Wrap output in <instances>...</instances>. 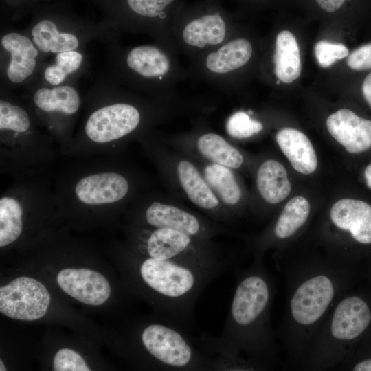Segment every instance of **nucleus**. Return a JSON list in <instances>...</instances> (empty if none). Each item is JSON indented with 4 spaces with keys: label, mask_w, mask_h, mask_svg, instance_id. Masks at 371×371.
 I'll return each instance as SVG.
<instances>
[{
    "label": "nucleus",
    "mask_w": 371,
    "mask_h": 371,
    "mask_svg": "<svg viewBox=\"0 0 371 371\" xmlns=\"http://www.w3.org/2000/svg\"><path fill=\"white\" fill-rule=\"evenodd\" d=\"M275 284L262 262H253L238 276L229 310L218 337L203 334L197 340L207 352L216 353L218 370H240L247 359L259 370L278 362V346L271 324Z\"/></svg>",
    "instance_id": "obj_1"
},
{
    "label": "nucleus",
    "mask_w": 371,
    "mask_h": 371,
    "mask_svg": "<svg viewBox=\"0 0 371 371\" xmlns=\"http://www.w3.org/2000/svg\"><path fill=\"white\" fill-rule=\"evenodd\" d=\"M278 268L284 273L286 304L280 336L289 363L299 368L315 331L354 276L350 258L294 256Z\"/></svg>",
    "instance_id": "obj_2"
},
{
    "label": "nucleus",
    "mask_w": 371,
    "mask_h": 371,
    "mask_svg": "<svg viewBox=\"0 0 371 371\" xmlns=\"http://www.w3.org/2000/svg\"><path fill=\"white\" fill-rule=\"evenodd\" d=\"M77 159L54 186L62 215L74 221H99L117 214L136 193V175L117 155Z\"/></svg>",
    "instance_id": "obj_3"
},
{
    "label": "nucleus",
    "mask_w": 371,
    "mask_h": 371,
    "mask_svg": "<svg viewBox=\"0 0 371 371\" xmlns=\"http://www.w3.org/2000/svg\"><path fill=\"white\" fill-rule=\"evenodd\" d=\"M55 144L21 97L1 89V173L13 179L48 175L56 160Z\"/></svg>",
    "instance_id": "obj_4"
},
{
    "label": "nucleus",
    "mask_w": 371,
    "mask_h": 371,
    "mask_svg": "<svg viewBox=\"0 0 371 371\" xmlns=\"http://www.w3.org/2000/svg\"><path fill=\"white\" fill-rule=\"evenodd\" d=\"M142 112L117 99L108 82L93 87L86 97L82 124L65 156L86 159L117 155L121 146L142 127Z\"/></svg>",
    "instance_id": "obj_5"
},
{
    "label": "nucleus",
    "mask_w": 371,
    "mask_h": 371,
    "mask_svg": "<svg viewBox=\"0 0 371 371\" xmlns=\"http://www.w3.org/2000/svg\"><path fill=\"white\" fill-rule=\"evenodd\" d=\"M371 325V306L363 296L346 291L331 306L315 331L299 368H337Z\"/></svg>",
    "instance_id": "obj_6"
},
{
    "label": "nucleus",
    "mask_w": 371,
    "mask_h": 371,
    "mask_svg": "<svg viewBox=\"0 0 371 371\" xmlns=\"http://www.w3.org/2000/svg\"><path fill=\"white\" fill-rule=\"evenodd\" d=\"M0 196V247L18 241L27 223H49L63 216L48 175L13 179Z\"/></svg>",
    "instance_id": "obj_7"
},
{
    "label": "nucleus",
    "mask_w": 371,
    "mask_h": 371,
    "mask_svg": "<svg viewBox=\"0 0 371 371\" xmlns=\"http://www.w3.org/2000/svg\"><path fill=\"white\" fill-rule=\"evenodd\" d=\"M74 85L50 87L35 80L25 87L21 96L64 156L72 144L74 129L82 105L80 92Z\"/></svg>",
    "instance_id": "obj_8"
},
{
    "label": "nucleus",
    "mask_w": 371,
    "mask_h": 371,
    "mask_svg": "<svg viewBox=\"0 0 371 371\" xmlns=\"http://www.w3.org/2000/svg\"><path fill=\"white\" fill-rule=\"evenodd\" d=\"M139 248L148 257L226 269L225 260L209 240L169 228H151L138 234Z\"/></svg>",
    "instance_id": "obj_9"
},
{
    "label": "nucleus",
    "mask_w": 371,
    "mask_h": 371,
    "mask_svg": "<svg viewBox=\"0 0 371 371\" xmlns=\"http://www.w3.org/2000/svg\"><path fill=\"white\" fill-rule=\"evenodd\" d=\"M1 89L27 86L38 76L44 57L29 35L14 30L1 34Z\"/></svg>",
    "instance_id": "obj_10"
},
{
    "label": "nucleus",
    "mask_w": 371,
    "mask_h": 371,
    "mask_svg": "<svg viewBox=\"0 0 371 371\" xmlns=\"http://www.w3.org/2000/svg\"><path fill=\"white\" fill-rule=\"evenodd\" d=\"M109 30L43 18L33 23L25 32L46 58L60 52L82 50L93 39H108Z\"/></svg>",
    "instance_id": "obj_11"
},
{
    "label": "nucleus",
    "mask_w": 371,
    "mask_h": 371,
    "mask_svg": "<svg viewBox=\"0 0 371 371\" xmlns=\"http://www.w3.org/2000/svg\"><path fill=\"white\" fill-rule=\"evenodd\" d=\"M137 203L132 210L133 216L150 228L172 229L206 240L220 232L216 226L177 206L150 199Z\"/></svg>",
    "instance_id": "obj_12"
},
{
    "label": "nucleus",
    "mask_w": 371,
    "mask_h": 371,
    "mask_svg": "<svg viewBox=\"0 0 371 371\" xmlns=\"http://www.w3.org/2000/svg\"><path fill=\"white\" fill-rule=\"evenodd\" d=\"M51 297L38 280L19 277L0 288V311L15 319L32 321L47 313Z\"/></svg>",
    "instance_id": "obj_13"
},
{
    "label": "nucleus",
    "mask_w": 371,
    "mask_h": 371,
    "mask_svg": "<svg viewBox=\"0 0 371 371\" xmlns=\"http://www.w3.org/2000/svg\"><path fill=\"white\" fill-rule=\"evenodd\" d=\"M328 218L335 230L361 245H371V205L363 201L342 199L331 207Z\"/></svg>",
    "instance_id": "obj_14"
},
{
    "label": "nucleus",
    "mask_w": 371,
    "mask_h": 371,
    "mask_svg": "<svg viewBox=\"0 0 371 371\" xmlns=\"http://www.w3.org/2000/svg\"><path fill=\"white\" fill-rule=\"evenodd\" d=\"M61 289L79 302L100 306L111 295V286L102 274L88 269H64L57 275Z\"/></svg>",
    "instance_id": "obj_15"
},
{
    "label": "nucleus",
    "mask_w": 371,
    "mask_h": 371,
    "mask_svg": "<svg viewBox=\"0 0 371 371\" xmlns=\"http://www.w3.org/2000/svg\"><path fill=\"white\" fill-rule=\"evenodd\" d=\"M326 127L350 153L359 154L371 148V120L351 110L341 109L332 113L327 118Z\"/></svg>",
    "instance_id": "obj_16"
},
{
    "label": "nucleus",
    "mask_w": 371,
    "mask_h": 371,
    "mask_svg": "<svg viewBox=\"0 0 371 371\" xmlns=\"http://www.w3.org/2000/svg\"><path fill=\"white\" fill-rule=\"evenodd\" d=\"M310 213V203L304 196H297L289 200L276 221L269 237L263 240L255 256H262L269 244H280L295 236L306 223Z\"/></svg>",
    "instance_id": "obj_17"
},
{
    "label": "nucleus",
    "mask_w": 371,
    "mask_h": 371,
    "mask_svg": "<svg viewBox=\"0 0 371 371\" xmlns=\"http://www.w3.org/2000/svg\"><path fill=\"white\" fill-rule=\"evenodd\" d=\"M276 139L296 171L304 175L315 171L317 155L311 142L304 133L295 128H284L278 131Z\"/></svg>",
    "instance_id": "obj_18"
},
{
    "label": "nucleus",
    "mask_w": 371,
    "mask_h": 371,
    "mask_svg": "<svg viewBox=\"0 0 371 371\" xmlns=\"http://www.w3.org/2000/svg\"><path fill=\"white\" fill-rule=\"evenodd\" d=\"M87 59L83 49L58 53L50 63L43 64L36 80L50 87L74 84L85 69Z\"/></svg>",
    "instance_id": "obj_19"
},
{
    "label": "nucleus",
    "mask_w": 371,
    "mask_h": 371,
    "mask_svg": "<svg viewBox=\"0 0 371 371\" xmlns=\"http://www.w3.org/2000/svg\"><path fill=\"white\" fill-rule=\"evenodd\" d=\"M177 175L184 192L195 205L206 210H213L219 206L217 196L192 162L179 161Z\"/></svg>",
    "instance_id": "obj_20"
},
{
    "label": "nucleus",
    "mask_w": 371,
    "mask_h": 371,
    "mask_svg": "<svg viewBox=\"0 0 371 371\" xmlns=\"http://www.w3.org/2000/svg\"><path fill=\"white\" fill-rule=\"evenodd\" d=\"M273 63L275 74L280 82L289 84L300 76V47L295 36L289 30H282L276 36Z\"/></svg>",
    "instance_id": "obj_21"
},
{
    "label": "nucleus",
    "mask_w": 371,
    "mask_h": 371,
    "mask_svg": "<svg viewBox=\"0 0 371 371\" xmlns=\"http://www.w3.org/2000/svg\"><path fill=\"white\" fill-rule=\"evenodd\" d=\"M125 64L131 71L145 79L161 78L170 68L167 55L153 45L132 48L125 57Z\"/></svg>",
    "instance_id": "obj_22"
},
{
    "label": "nucleus",
    "mask_w": 371,
    "mask_h": 371,
    "mask_svg": "<svg viewBox=\"0 0 371 371\" xmlns=\"http://www.w3.org/2000/svg\"><path fill=\"white\" fill-rule=\"evenodd\" d=\"M256 185L261 197L273 205L284 201L291 190L286 168L274 159H268L260 166Z\"/></svg>",
    "instance_id": "obj_23"
},
{
    "label": "nucleus",
    "mask_w": 371,
    "mask_h": 371,
    "mask_svg": "<svg viewBox=\"0 0 371 371\" xmlns=\"http://www.w3.org/2000/svg\"><path fill=\"white\" fill-rule=\"evenodd\" d=\"M225 34L224 19L216 12L205 14L190 21L185 26L182 36L186 44L202 48L221 43Z\"/></svg>",
    "instance_id": "obj_24"
},
{
    "label": "nucleus",
    "mask_w": 371,
    "mask_h": 371,
    "mask_svg": "<svg viewBox=\"0 0 371 371\" xmlns=\"http://www.w3.org/2000/svg\"><path fill=\"white\" fill-rule=\"evenodd\" d=\"M251 43L245 38L234 39L206 58V67L215 74H226L245 65L252 55Z\"/></svg>",
    "instance_id": "obj_25"
},
{
    "label": "nucleus",
    "mask_w": 371,
    "mask_h": 371,
    "mask_svg": "<svg viewBox=\"0 0 371 371\" xmlns=\"http://www.w3.org/2000/svg\"><path fill=\"white\" fill-rule=\"evenodd\" d=\"M196 146L199 153L212 164L234 169L243 163L240 151L218 134L208 133L201 135Z\"/></svg>",
    "instance_id": "obj_26"
},
{
    "label": "nucleus",
    "mask_w": 371,
    "mask_h": 371,
    "mask_svg": "<svg viewBox=\"0 0 371 371\" xmlns=\"http://www.w3.org/2000/svg\"><path fill=\"white\" fill-rule=\"evenodd\" d=\"M203 174L210 187L225 205L234 206L239 202L241 190L229 168L211 164L205 167Z\"/></svg>",
    "instance_id": "obj_27"
},
{
    "label": "nucleus",
    "mask_w": 371,
    "mask_h": 371,
    "mask_svg": "<svg viewBox=\"0 0 371 371\" xmlns=\"http://www.w3.org/2000/svg\"><path fill=\"white\" fill-rule=\"evenodd\" d=\"M225 127L227 133L236 139L250 137L259 133L263 128L261 122L251 119L244 111L233 113L227 120Z\"/></svg>",
    "instance_id": "obj_28"
},
{
    "label": "nucleus",
    "mask_w": 371,
    "mask_h": 371,
    "mask_svg": "<svg viewBox=\"0 0 371 371\" xmlns=\"http://www.w3.org/2000/svg\"><path fill=\"white\" fill-rule=\"evenodd\" d=\"M175 0H126L127 7L134 14L146 19L164 16L166 11Z\"/></svg>",
    "instance_id": "obj_29"
},
{
    "label": "nucleus",
    "mask_w": 371,
    "mask_h": 371,
    "mask_svg": "<svg viewBox=\"0 0 371 371\" xmlns=\"http://www.w3.org/2000/svg\"><path fill=\"white\" fill-rule=\"evenodd\" d=\"M314 53L319 65L326 68L333 65L337 60L347 57L349 55V50L342 43L320 41L315 44Z\"/></svg>",
    "instance_id": "obj_30"
},
{
    "label": "nucleus",
    "mask_w": 371,
    "mask_h": 371,
    "mask_svg": "<svg viewBox=\"0 0 371 371\" xmlns=\"http://www.w3.org/2000/svg\"><path fill=\"white\" fill-rule=\"evenodd\" d=\"M54 371H89L83 358L76 351L62 348L55 355L53 360Z\"/></svg>",
    "instance_id": "obj_31"
},
{
    "label": "nucleus",
    "mask_w": 371,
    "mask_h": 371,
    "mask_svg": "<svg viewBox=\"0 0 371 371\" xmlns=\"http://www.w3.org/2000/svg\"><path fill=\"white\" fill-rule=\"evenodd\" d=\"M347 65L357 71L371 69V43L359 47L347 58Z\"/></svg>",
    "instance_id": "obj_32"
},
{
    "label": "nucleus",
    "mask_w": 371,
    "mask_h": 371,
    "mask_svg": "<svg viewBox=\"0 0 371 371\" xmlns=\"http://www.w3.org/2000/svg\"><path fill=\"white\" fill-rule=\"evenodd\" d=\"M361 91L364 99L371 107V72L365 77L362 83Z\"/></svg>",
    "instance_id": "obj_33"
},
{
    "label": "nucleus",
    "mask_w": 371,
    "mask_h": 371,
    "mask_svg": "<svg viewBox=\"0 0 371 371\" xmlns=\"http://www.w3.org/2000/svg\"><path fill=\"white\" fill-rule=\"evenodd\" d=\"M346 370L353 371H371V359H365L350 366Z\"/></svg>",
    "instance_id": "obj_34"
},
{
    "label": "nucleus",
    "mask_w": 371,
    "mask_h": 371,
    "mask_svg": "<svg viewBox=\"0 0 371 371\" xmlns=\"http://www.w3.org/2000/svg\"><path fill=\"white\" fill-rule=\"evenodd\" d=\"M364 178L367 186L371 189V164L368 165L364 170Z\"/></svg>",
    "instance_id": "obj_35"
},
{
    "label": "nucleus",
    "mask_w": 371,
    "mask_h": 371,
    "mask_svg": "<svg viewBox=\"0 0 371 371\" xmlns=\"http://www.w3.org/2000/svg\"><path fill=\"white\" fill-rule=\"evenodd\" d=\"M0 370L1 371H5L6 370V368L5 366H4V363H3V361L1 360L0 361Z\"/></svg>",
    "instance_id": "obj_36"
}]
</instances>
